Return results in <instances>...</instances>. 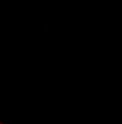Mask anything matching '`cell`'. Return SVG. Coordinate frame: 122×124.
Returning <instances> with one entry per match:
<instances>
[]
</instances>
